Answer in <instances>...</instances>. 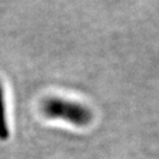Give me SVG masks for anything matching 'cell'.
Listing matches in <instances>:
<instances>
[{
    "instance_id": "obj_2",
    "label": "cell",
    "mask_w": 159,
    "mask_h": 159,
    "mask_svg": "<svg viewBox=\"0 0 159 159\" xmlns=\"http://www.w3.org/2000/svg\"><path fill=\"white\" fill-rule=\"evenodd\" d=\"M9 137V128H8L7 117H6V103L3 87L0 83V139L6 140Z\"/></svg>"
},
{
    "instance_id": "obj_1",
    "label": "cell",
    "mask_w": 159,
    "mask_h": 159,
    "mask_svg": "<svg viewBox=\"0 0 159 159\" xmlns=\"http://www.w3.org/2000/svg\"><path fill=\"white\" fill-rule=\"evenodd\" d=\"M41 108L49 118L63 119L75 126H87L93 119L92 112L84 105L59 97L47 98Z\"/></svg>"
}]
</instances>
